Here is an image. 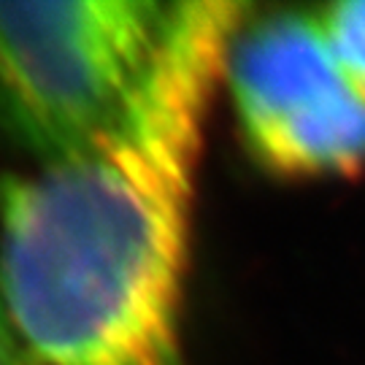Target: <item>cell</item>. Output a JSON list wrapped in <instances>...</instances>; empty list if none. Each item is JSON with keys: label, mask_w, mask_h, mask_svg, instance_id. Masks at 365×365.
<instances>
[{"label": "cell", "mask_w": 365, "mask_h": 365, "mask_svg": "<svg viewBox=\"0 0 365 365\" xmlns=\"http://www.w3.org/2000/svg\"><path fill=\"white\" fill-rule=\"evenodd\" d=\"M225 87L255 165L279 179L365 168V98L341 71L314 11L244 19Z\"/></svg>", "instance_id": "3"}, {"label": "cell", "mask_w": 365, "mask_h": 365, "mask_svg": "<svg viewBox=\"0 0 365 365\" xmlns=\"http://www.w3.org/2000/svg\"><path fill=\"white\" fill-rule=\"evenodd\" d=\"M176 3H0V111L49 163L87 144L130 103Z\"/></svg>", "instance_id": "2"}, {"label": "cell", "mask_w": 365, "mask_h": 365, "mask_svg": "<svg viewBox=\"0 0 365 365\" xmlns=\"http://www.w3.org/2000/svg\"><path fill=\"white\" fill-rule=\"evenodd\" d=\"M247 3H176L141 87L87 144L0 184V282L36 365H182L200 160Z\"/></svg>", "instance_id": "1"}, {"label": "cell", "mask_w": 365, "mask_h": 365, "mask_svg": "<svg viewBox=\"0 0 365 365\" xmlns=\"http://www.w3.org/2000/svg\"><path fill=\"white\" fill-rule=\"evenodd\" d=\"M0 365H36L22 339H19L16 327H14L6 292H3V282H0Z\"/></svg>", "instance_id": "5"}, {"label": "cell", "mask_w": 365, "mask_h": 365, "mask_svg": "<svg viewBox=\"0 0 365 365\" xmlns=\"http://www.w3.org/2000/svg\"><path fill=\"white\" fill-rule=\"evenodd\" d=\"M314 14L341 71L365 98V0L333 3Z\"/></svg>", "instance_id": "4"}]
</instances>
